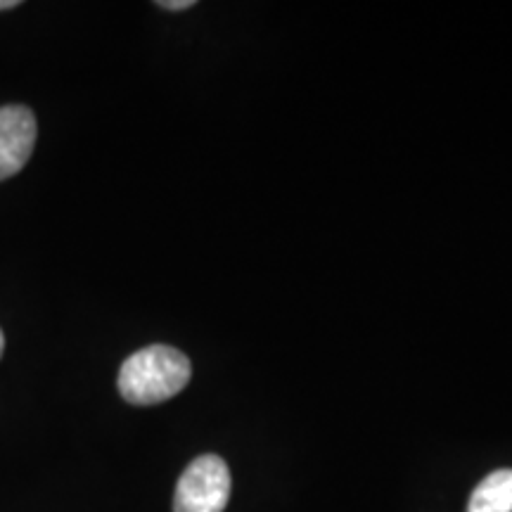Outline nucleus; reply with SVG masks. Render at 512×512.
Here are the masks:
<instances>
[{"label": "nucleus", "mask_w": 512, "mask_h": 512, "mask_svg": "<svg viewBox=\"0 0 512 512\" xmlns=\"http://www.w3.org/2000/svg\"><path fill=\"white\" fill-rule=\"evenodd\" d=\"M192 377L190 358L166 344H152L131 354L119 370V394L133 406H155L174 399Z\"/></svg>", "instance_id": "obj_1"}, {"label": "nucleus", "mask_w": 512, "mask_h": 512, "mask_svg": "<svg viewBox=\"0 0 512 512\" xmlns=\"http://www.w3.org/2000/svg\"><path fill=\"white\" fill-rule=\"evenodd\" d=\"M230 498L226 460L207 453L195 458L178 479L174 512H223Z\"/></svg>", "instance_id": "obj_2"}, {"label": "nucleus", "mask_w": 512, "mask_h": 512, "mask_svg": "<svg viewBox=\"0 0 512 512\" xmlns=\"http://www.w3.org/2000/svg\"><path fill=\"white\" fill-rule=\"evenodd\" d=\"M36 136L38 124L29 107H0V181H8L27 166Z\"/></svg>", "instance_id": "obj_3"}, {"label": "nucleus", "mask_w": 512, "mask_h": 512, "mask_svg": "<svg viewBox=\"0 0 512 512\" xmlns=\"http://www.w3.org/2000/svg\"><path fill=\"white\" fill-rule=\"evenodd\" d=\"M467 512H512V470L491 472L472 491Z\"/></svg>", "instance_id": "obj_4"}, {"label": "nucleus", "mask_w": 512, "mask_h": 512, "mask_svg": "<svg viewBox=\"0 0 512 512\" xmlns=\"http://www.w3.org/2000/svg\"><path fill=\"white\" fill-rule=\"evenodd\" d=\"M157 5L164 10H188L195 5V0H162V3H157Z\"/></svg>", "instance_id": "obj_5"}, {"label": "nucleus", "mask_w": 512, "mask_h": 512, "mask_svg": "<svg viewBox=\"0 0 512 512\" xmlns=\"http://www.w3.org/2000/svg\"><path fill=\"white\" fill-rule=\"evenodd\" d=\"M17 0H0V10H12V8H17Z\"/></svg>", "instance_id": "obj_6"}, {"label": "nucleus", "mask_w": 512, "mask_h": 512, "mask_svg": "<svg viewBox=\"0 0 512 512\" xmlns=\"http://www.w3.org/2000/svg\"><path fill=\"white\" fill-rule=\"evenodd\" d=\"M3 351H5V335L3 330H0V358H3Z\"/></svg>", "instance_id": "obj_7"}]
</instances>
